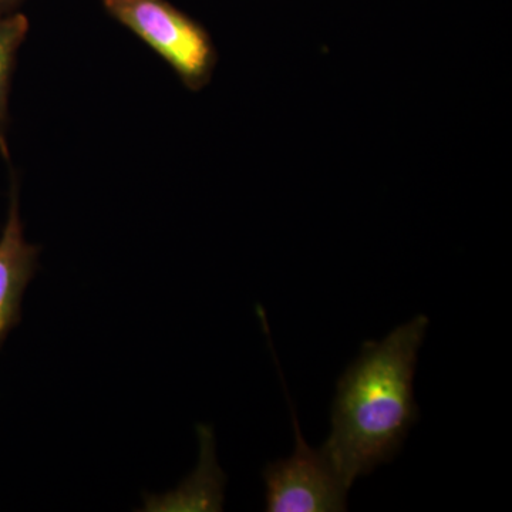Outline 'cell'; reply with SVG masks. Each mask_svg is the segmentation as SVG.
<instances>
[{"instance_id": "3957f363", "label": "cell", "mask_w": 512, "mask_h": 512, "mask_svg": "<svg viewBox=\"0 0 512 512\" xmlns=\"http://www.w3.org/2000/svg\"><path fill=\"white\" fill-rule=\"evenodd\" d=\"M281 375V372H279ZM282 377V375H281ZM295 433V450L264 470L265 510L269 512H340L348 510L349 487L322 450L303 437L295 407L282 377Z\"/></svg>"}, {"instance_id": "5b68a950", "label": "cell", "mask_w": 512, "mask_h": 512, "mask_svg": "<svg viewBox=\"0 0 512 512\" xmlns=\"http://www.w3.org/2000/svg\"><path fill=\"white\" fill-rule=\"evenodd\" d=\"M29 32V20L22 13L0 16V153L9 161V94L19 47Z\"/></svg>"}, {"instance_id": "277c9868", "label": "cell", "mask_w": 512, "mask_h": 512, "mask_svg": "<svg viewBox=\"0 0 512 512\" xmlns=\"http://www.w3.org/2000/svg\"><path fill=\"white\" fill-rule=\"evenodd\" d=\"M40 248L29 244L20 218L19 178L10 175L9 210L0 237V345L18 325L23 293L37 271Z\"/></svg>"}, {"instance_id": "8992f818", "label": "cell", "mask_w": 512, "mask_h": 512, "mask_svg": "<svg viewBox=\"0 0 512 512\" xmlns=\"http://www.w3.org/2000/svg\"><path fill=\"white\" fill-rule=\"evenodd\" d=\"M22 3L23 0H0V16L15 13Z\"/></svg>"}, {"instance_id": "6da1fadb", "label": "cell", "mask_w": 512, "mask_h": 512, "mask_svg": "<svg viewBox=\"0 0 512 512\" xmlns=\"http://www.w3.org/2000/svg\"><path fill=\"white\" fill-rule=\"evenodd\" d=\"M429 323L417 315L380 342L363 343L339 377L332 430L320 450L349 488L392 461L419 420L413 383Z\"/></svg>"}, {"instance_id": "7a4b0ae2", "label": "cell", "mask_w": 512, "mask_h": 512, "mask_svg": "<svg viewBox=\"0 0 512 512\" xmlns=\"http://www.w3.org/2000/svg\"><path fill=\"white\" fill-rule=\"evenodd\" d=\"M111 18L126 26L170 64L191 92L211 82L218 55L210 33L168 0H100Z\"/></svg>"}]
</instances>
